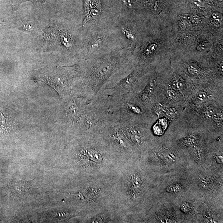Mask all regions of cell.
Instances as JSON below:
<instances>
[{
	"mask_svg": "<svg viewBox=\"0 0 223 223\" xmlns=\"http://www.w3.org/2000/svg\"><path fill=\"white\" fill-rule=\"evenodd\" d=\"M117 124L141 154L150 147V136L146 125L138 122H121Z\"/></svg>",
	"mask_w": 223,
	"mask_h": 223,
	"instance_id": "obj_5",
	"label": "cell"
},
{
	"mask_svg": "<svg viewBox=\"0 0 223 223\" xmlns=\"http://www.w3.org/2000/svg\"><path fill=\"white\" fill-rule=\"evenodd\" d=\"M187 70H188V72L189 74L193 75V76H197V75H199V70L193 65H190L188 66Z\"/></svg>",
	"mask_w": 223,
	"mask_h": 223,
	"instance_id": "obj_18",
	"label": "cell"
},
{
	"mask_svg": "<svg viewBox=\"0 0 223 223\" xmlns=\"http://www.w3.org/2000/svg\"><path fill=\"white\" fill-rule=\"evenodd\" d=\"M197 177V184L202 191L206 192L215 191L217 188L216 179L211 176L202 175Z\"/></svg>",
	"mask_w": 223,
	"mask_h": 223,
	"instance_id": "obj_7",
	"label": "cell"
},
{
	"mask_svg": "<svg viewBox=\"0 0 223 223\" xmlns=\"http://www.w3.org/2000/svg\"><path fill=\"white\" fill-rule=\"evenodd\" d=\"M114 179L115 207L124 214L126 222L143 218L154 203L153 176L137 162L122 165Z\"/></svg>",
	"mask_w": 223,
	"mask_h": 223,
	"instance_id": "obj_1",
	"label": "cell"
},
{
	"mask_svg": "<svg viewBox=\"0 0 223 223\" xmlns=\"http://www.w3.org/2000/svg\"><path fill=\"white\" fill-rule=\"evenodd\" d=\"M122 1L127 7H132L133 6L132 0H122Z\"/></svg>",
	"mask_w": 223,
	"mask_h": 223,
	"instance_id": "obj_26",
	"label": "cell"
},
{
	"mask_svg": "<svg viewBox=\"0 0 223 223\" xmlns=\"http://www.w3.org/2000/svg\"><path fill=\"white\" fill-rule=\"evenodd\" d=\"M208 95L207 93L204 91H201L197 93L196 95V98L199 101H203L207 99Z\"/></svg>",
	"mask_w": 223,
	"mask_h": 223,
	"instance_id": "obj_22",
	"label": "cell"
},
{
	"mask_svg": "<svg viewBox=\"0 0 223 223\" xmlns=\"http://www.w3.org/2000/svg\"><path fill=\"white\" fill-rule=\"evenodd\" d=\"M158 46L156 44L153 43L148 46L146 50H145V54L148 56L151 55L153 53H155L158 49Z\"/></svg>",
	"mask_w": 223,
	"mask_h": 223,
	"instance_id": "obj_16",
	"label": "cell"
},
{
	"mask_svg": "<svg viewBox=\"0 0 223 223\" xmlns=\"http://www.w3.org/2000/svg\"><path fill=\"white\" fill-rule=\"evenodd\" d=\"M211 20L215 24H219L221 23L222 17L218 13H214L211 15Z\"/></svg>",
	"mask_w": 223,
	"mask_h": 223,
	"instance_id": "obj_20",
	"label": "cell"
},
{
	"mask_svg": "<svg viewBox=\"0 0 223 223\" xmlns=\"http://www.w3.org/2000/svg\"><path fill=\"white\" fill-rule=\"evenodd\" d=\"M122 32L127 39L132 41H135L136 38H135L134 34L132 32V31L128 28H123L122 30Z\"/></svg>",
	"mask_w": 223,
	"mask_h": 223,
	"instance_id": "obj_17",
	"label": "cell"
},
{
	"mask_svg": "<svg viewBox=\"0 0 223 223\" xmlns=\"http://www.w3.org/2000/svg\"><path fill=\"white\" fill-rule=\"evenodd\" d=\"M55 32L57 37L58 38L62 46L67 48H72L73 45V40L68 32L61 29H58Z\"/></svg>",
	"mask_w": 223,
	"mask_h": 223,
	"instance_id": "obj_9",
	"label": "cell"
},
{
	"mask_svg": "<svg viewBox=\"0 0 223 223\" xmlns=\"http://www.w3.org/2000/svg\"><path fill=\"white\" fill-rule=\"evenodd\" d=\"M89 100L73 96L62 100L58 109V122L71 132L80 135L84 116Z\"/></svg>",
	"mask_w": 223,
	"mask_h": 223,
	"instance_id": "obj_4",
	"label": "cell"
},
{
	"mask_svg": "<svg viewBox=\"0 0 223 223\" xmlns=\"http://www.w3.org/2000/svg\"><path fill=\"white\" fill-rule=\"evenodd\" d=\"M155 87V81L153 80H150L144 89L141 92L138 97L143 102L146 103L150 100L152 95Z\"/></svg>",
	"mask_w": 223,
	"mask_h": 223,
	"instance_id": "obj_10",
	"label": "cell"
},
{
	"mask_svg": "<svg viewBox=\"0 0 223 223\" xmlns=\"http://www.w3.org/2000/svg\"><path fill=\"white\" fill-rule=\"evenodd\" d=\"M166 114L167 116L169 118H172L175 117L177 114L176 111L174 108H169L166 111Z\"/></svg>",
	"mask_w": 223,
	"mask_h": 223,
	"instance_id": "obj_23",
	"label": "cell"
},
{
	"mask_svg": "<svg viewBox=\"0 0 223 223\" xmlns=\"http://www.w3.org/2000/svg\"><path fill=\"white\" fill-rule=\"evenodd\" d=\"M184 86V82L183 80L180 79L174 80L172 83V87L175 90H182Z\"/></svg>",
	"mask_w": 223,
	"mask_h": 223,
	"instance_id": "obj_15",
	"label": "cell"
},
{
	"mask_svg": "<svg viewBox=\"0 0 223 223\" xmlns=\"http://www.w3.org/2000/svg\"><path fill=\"white\" fill-rule=\"evenodd\" d=\"M204 113L205 117H206V118H207V119H211L213 117L214 114H215V112L212 108L208 107V108H206V109H205Z\"/></svg>",
	"mask_w": 223,
	"mask_h": 223,
	"instance_id": "obj_19",
	"label": "cell"
},
{
	"mask_svg": "<svg viewBox=\"0 0 223 223\" xmlns=\"http://www.w3.org/2000/svg\"><path fill=\"white\" fill-rule=\"evenodd\" d=\"M185 186L182 182L178 181L168 183L164 188V191L168 195H178L185 191Z\"/></svg>",
	"mask_w": 223,
	"mask_h": 223,
	"instance_id": "obj_8",
	"label": "cell"
},
{
	"mask_svg": "<svg viewBox=\"0 0 223 223\" xmlns=\"http://www.w3.org/2000/svg\"><path fill=\"white\" fill-rule=\"evenodd\" d=\"M102 41V38L101 37H98L95 39H93L90 42L89 44V48L90 51H95V50L99 48Z\"/></svg>",
	"mask_w": 223,
	"mask_h": 223,
	"instance_id": "obj_13",
	"label": "cell"
},
{
	"mask_svg": "<svg viewBox=\"0 0 223 223\" xmlns=\"http://www.w3.org/2000/svg\"><path fill=\"white\" fill-rule=\"evenodd\" d=\"M212 118L215 122L219 123L223 120V114L221 113H215Z\"/></svg>",
	"mask_w": 223,
	"mask_h": 223,
	"instance_id": "obj_24",
	"label": "cell"
},
{
	"mask_svg": "<svg viewBox=\"0 0 223 223\" xmlns=\"http://www.w3.org/2000/svg\"><path fill=\"white\" fill-rule=\"evenodd\" d=\"M178 209L184 215H192L196 213L195 208L191 202L183 201L178 205Z\"/></svg>",
	"mask_w": 223,
	"mask_h": 223,
	"instance_id": "obj_11",
	"label": "cell"
},
{
	"mask_svg": "<svg viewBox=\"0 0 223 223\" xmlns=\"http://www.w3.org/2000/svg\"><path fill=\"white\" fill-rule=\"evenodd\" d=\"M199 140L198 136L194 134L187 135L182 140V144L184 147L190 148L197 144Z\"/></svg>",
	"mask_w": 223,
	"mask_h": 223,
	"instance_id": "obj_12",
	"label": "cell"
},
{
	"mask_svg": "<svg viewBox=\"0 0 223 223\" xmlns=\"http://www.w3.org/2000/svg\"><path fill=\"white\" fill-rule=\"evenodd\" d=\"M20 29L25 32H32L35 30V26L30 21H24L20 24Z\"/></svg>",
	"mask_w": 223,
	"mask_h": 223,
	"instance_id": "obj_14",
	"label": "cell"
},
{
	"mask_svg": "<svg viewBox=\"0 0 223 223\" xmlns=\"http://www.w3.org/2000/svg\"><path fill=\"white\" fill-rule=\"evenodd\" d=\"M166 96L169 99L172 100H176L177 99V94L174 90H168L166 92Z\"/></svg>",
	"mask_w": 223,
	"mask_h": 223,
	"instance_id": "obj_21",
	"label": "cell"
},
{
	"mask_svg": "<svg viewBox=\"0 0 223 223\" xmlns=\"http://www.w3.org/2000/svg\"><path fill=\"white\" fill-rule=\"evenodd\" d=\"M80 178L114 177L124 164L101 133L79 135L71 146Z\"/></svg>",
	"mask_w": 223,
	"mask_h": 223,
	"instance_id": "obj_2",
	"label": "cell"
},
{
	"mask_svg": "<svg viewBox=\"0 0 223 223\" xmlns=\"http://www.w3.org/2000/svg\"><path fill=\"white\" fill-rule=\"evenodd\" d=\"M207 44H207V42H206L201 43V44L198 46L197 48H198V49L199 51H202L205 50L206 49V48H207V45H208Z\"/></svg>",
	"mask_w": 223,
	"mask_h": 223,
	"instance_id": "obj_25",
	"label": "cell"
},
{
	"mask_svg": "<svg viewBox=\"0 0 223 223\" xmlns=\"http://www.w3.org/2000/svg\"><path fill=\"white\" fill-rule=\"evenodd\" d=\"M81 218L83 223H125L124 214L114 206L104 207L94 213Z\"/></svg>",
	"mask_w": 223,
	"mask_h": 223,
	"instance_id": "obj_6",
	"label": "cell"
},
{
	"mask_svg": "<svg viewBox=\"0 0 223 223\" xmlns=\"http://www.w3.org/2000/svg\"><path fill=\"white\" fill-rule=\"evenodd\" d=\"M100 133L123 164L139 161L141 152L126 137L117 123L107 125Z\"/></svg>",
	"mask_w": 223,
	"mask_h": 223,
	"instance_id": "obj_3",
	"label": "cell"
}]
</instances>
